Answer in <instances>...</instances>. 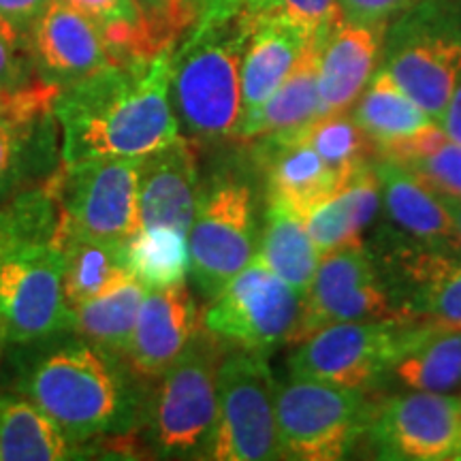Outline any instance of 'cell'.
<instances>
[{
    "label": "cell",
    "instance_id": "1",
    "mask_svg": "<svg viewBox=\"0 0 461 461\" xmlns=\"http://www.w3.org/2000/svg\"><path fill=\"white\" fill-rule=\"evenodd\" d=\"M173 45L60 88L54 103L62 163L143 158L182 135L171 105Z\"/></svg>",
    "mask_w": 461,
    "mask_h": 461
},
{
    "label": "cell",
    "instance_id": "2",
    "mask_svg": "<svg viewBox=\"0 0 461 461\" xmlns=\"http://www.w3.org/2000/svg\"><path fill=\"white\" fill-rule=\"evenodd\" d=\"M20 391L79 445L101 438L118 442L140 431L148 393L122 357L77 336L34 355L22 372Z\"/></svg>",
    "mask_w": 461,
    "mask_h": 461
},
{
    "label": "cell",
    "instance_id": "3",
    "mask_svg": "<svg viewBox=\"0 0 461 461\" xmlns=\"http://www.w3.org/2000/svg\"><path fill=\"white\" fill-rule=\"evenodd\" d=\"M248 28L240 17L193 32L171 54L169 95L188 140H238L244 122L241 56Z\"/></svg>",
    "mask_w": 461,
    "mask_h": 461
},
{
    "label": "cell",
    "instance_id": "4",
    "mask_svg": "<svg viewBox=\"0 0 461 461\" xmlns=\"http://www.w3.org/2000/svg\"><path fill=\"white\" fill-rule=\"evenodd\" d=\"M227 348L203 325L148 389L140 431L157 457L210 459L218 414V370Z\"/></svg>",
    "mask_w": 461,
    "mask_h": 461
},
{
    "label": "cell",
    "instance_id": "5",
    "mask_svg": "<svg viewBox=\"0 0 461 461\" xmlns=\"http://www.w3.org/2000/svg\"><path fill=\"white\" fill-rule=\"evenodd\" d=\"M406 14L387 43L384 68L440 124L461 77V9L429 3Z\"/></svg>",
    "mask_w": 461,
    "mask_h": 461
},
{
    "label": "cell",
    "instance_id": "6",
    "mask_svg": "<svg viewBox=\"0 0 461 461\" xmlns=\"http://www.w3.org/2000/svg\"><path fill=\"white\" fill-rule=\"evenodd\" d=\"M143 158H92L62 163L50 173L58 203L56 233L126 241L141 227L140 176ZM54 233V235H56Z\"/></svg>",
    "mask_w": 461,
    "mask_h": 461
},
{
    "label": "cell",
    "instance_id": "7",
    "mask_svg": "<svg viewBox=\"0 0 461 461\" xmlns=\"http://www.w3.org/2000/svg\"><path fill=\"white\" fill-rule=\"evenodd\" d=\"M372 408L361 389L312 378L276 384V428L282 459L338 461L366 434Z\"/></svg>",
    "mask_w": 461,
    "mask_h": 461
},
{
    "label": "cell",
    "instance_id": "8",
    "mask_svg": "<svg viewBox=\"0 0 461 461\" xmlns=\"http://www.w3.org/2000/svg\"><path fill=\"white\" fill-rule=\"evenodd\" d=\"M258 246L255 193L238 177H218L201 190L188 230L190 278L207 299L255 261Z\"/></svg>",
    "mask_w": 461,
    "mask_h": 461
},
{
    "label": "cell",
    "instance_id": "9",
    "mask_svg": "<svg viewBox=\"0 0 461 461\" xmlns=\"http://www.w3.org/2000/svg\"><path fill=\"white\" fill-rule=\"evenodd\" d=\"M210 459H282L276 428V380L267 353L235 348L222 359Z\"/></svg>",
    "mask_w": 461,
    "mask_h": 461
},
{
    "label": "cell",
    "instance_id": "10",
    "mask_svg": "<svg viewBox=\"0 0 461 461\" xmlns=\"http://www.w3.org/2000/svg\"><path fill=\"white\" fill-rule=\"evenodd\" d=\"M0 331L17 346L73 331L65 261L54 244L17 246L0 258Z\"/></svg>",
    "mask_w": 461,
    "mask_h": 461
},
{
    "label": "cell",
    "instance_id": "11",
    "mask_svg": "<svg viewBox=\"0 0 461 461\" xmlns=\"http://www.w3.org/2000/svg\"><path fill=\"white\" fill-rule=\"evenodd\" d=\"M302 308L303 297L295 288L255 258L212 297L203 325L229 348L269 353L278 344L291 342Z\"/></svg>",
    "mask_w": 461,
    "mask_h": 461
},
{
    "label": "cell",
    "instance_id": "12",
    "mask_svg": "<svg viewBox=\"0 0 461 461\" xmlns=\"http://www.w3.org/2000/svg\"><path fill=\"white\" fill-rule=\"evenodd\" d=\"M406 319L412 316L395 295L393 285L380 274L367 248H344L321 257L288 344H299L331 322Z\"/></svg>",
    "mask_w": 461,
    "mask_h": 461
},
{
    "label": "cell",
    "instance_id": "13",
    "mask_svg": "<svg viewBox=\"0 0 461 461\" xmlns=\"http://www.w3.org/2000/svg\"><path fill=\"white\" fill-rule=\"evenodd\" d=\"M408 321H348L321 327L297 344L288 372L346 389H366L393 366Z\"/></svg>",
    "mask_w": 461,
    "mask_h": 461
},
{
    "label": "cell",
    "instance_id": "14",
    "mask_svg": "<svg viewBox=\"0 0 461 461\" xmlns=\"http://www.w3.org/2000/svg\"><path fill=\"white\" fill-rule=\"evenodd\" d=\"M366 434L384 459H461V400L431 391L393 395L372 408Z\"/></svg>",
    "mask_w": 461,
    "mask_h": 461
},
{
    "label": "cell",
    "instance_id": "15",
    "mask_svg": "<svg viewBox=\"0 0 461 461\" xmlns=\"http://www.w3.org/2000/svg\"><path fill=\"white\" fill-rule=\"evenodd\" d=\"M28 45L39 77L58 88L120 65L95 22L67 0H50L28 31Z\"/></svg>",
    "mask_w": 461,
    "mask_h": 461
},
{
    "label": "cell",
    "instance_id": "16",
    "mask_svg": "<svg viewBox=\"0 0 461 461\" xmlns=\"http://www.w3.org/2000/svg\"><path fill=\"white\" fill-rule=\"evenodd\" d=\"M201 327L203 314L184 282L148 291L124 353L126 366L143 383H154L188 348Z\"/></svg>",
    "mask_w": 461,
    "mask_h": 461
},
{
    "label": "cell",
    "instance_id": "17",
    "mask_svg": "<svg viewBox=\"0 0 461 461\" xmlns=\"http://www.w3.org/2000/svg\"><path fill=\"white\" fill-rule=\"evenodd\" d=\"M199 158L193 140L180 135L141 160V227H169L188 235L199 203Z\"/></svg>",
    "mask_w": 461,
    "mask_h": 461
},
{
    "label": "cell",
    "instance_id": "18",
    "mask_svg": "<svg viewBox=\"0 0 461 461\" xmlns=\"http://www.w3.org/2000/svg\"><path fill=\"white\" fill-rule=\"evenodd\" d=\"M255 160L267 177V199L282 201L303 218L342 188L336 173L303 140V131L255 140Z\"/></svg>",
    "mask_w": 461,
    "mask_h": 461
},
{
    "label": "cell",
    "instance_id": "19",
    "mask_svg": "<svg viewBox=\"0 0 461 461\" xmlns=\"http://www.w3.org/2000/svg\"><path fill=\"white\" fill-rule=\"evenodd\" d=\"M383 24L339 20L321 45L319 96L322 115L344 113L355 105L376 71L384 43Z\"/></svg>",
    "mask_w": 461,
    "mask_h": 461
},
{
    "label": "cell",
    "instance_id": "20",
    "mask_svg": "<svg viewBox=\"0 0 461 461\" xmlns=\"http://www.w3.org/2000/svg\"><path fill=\"white\" fill-rule=\"evenodd\" d=\"M376 171L383 186L384 212L395 229L419 246L459 255L457 229L447 201L402 165L378 158Z\"/></svg>",
    "mask_w": 461,
    "mask_h": 461
},
{
    "label": "cell",
    "instance_id": "21",
    "mask_svg": "<svg viewBox=\"0 0 461 461\" xmlns=\"http://www.w3.org/2000/svg\"><path fill=\"white\" fill-rule=\"evenodd\" d=\"M395 265L403 285L400 299L412 319L461 330V255L425 246L402 248Z\"/></svg>",
    "mask_w": 461,
    "mask_h": 461
},
{
    "label": "cell",
    "instance_id": "22",
    "mask_svg": "<svg viewBox=\"0 0 461 461\" xmlns=\"http://www.w3.org/2000/svg\"><path fill=\"white\" fill-rule=\"evenodd\" d=\"M387 374L411 391L451 393L461 387V330L411 319Z\"/></svg>",
    "mask_w": 461,
    "mask_h": 461
},
{
    "label": "cell",
    "instance_id": "23",
    "mask_svg": "<svg viewBox=\"0 0 461 461\" xmlns=\"http://www.w3.org/2000/svg\"><path fill=\"white\" fill-rule=\"evenodd\" d=\"M244 26L248 37L241 56V103L246 118L278 90L316 37L282 20H261Z\"/></svg>",
    "mask_w": 461,
    "mask_h": 461
},
{
    "label": "cell",
    "instance_id": "24",
    "mask_svg": "<svg viewBox=\"0 0 461 461\" xmlns=\"http://www.w3.org/2000/svg\"><path fill=\"white\" fill-rule=\"evenodd\" d=\"M380 203L383 186L376 163L363 167L342 188L336 190L305 216V229L321 257L344 248H363V235L372 227Z\"/></svg>",
    "mask_w": 461,
    "mask_h": 461
},
{
    "label": "cell",
    "instance_id": "25",
    "mask_svg": "<svg viewBox=\"0 0 461 461\" xmlns=\"http://www.w3.org/2000/svg\"><path fill=\"white\" fill-rule=\"evenodd\" d=\"M325 39H314L278 86V90L246 115L240 126V141H255L269 135L302 132L322 115L319 96V56Z\"/></svg>",
    "mask_w": 461,
    "mask_h": 461
},
{
    "label": "cell",
    "instance_id": "26",
    "mask_svg": "<svg viewBox=\"0 0 461 461\" xmlns=\"http://www.w3.org/2000/svg\"><path fill=\"white\" fill-rule=\"evenodd\" d=\"M50 414L20 393H0V461H62L82 457Z\"/></svg>",
    "mask_w": 461,
    "mask_h": 461
},
{
    "label": "cell",
    "instance_id": "27",
    "mask_svg": "<svg viewBox=\"0 0 461 461\" xmlns=\"http://www.w3.org/2000/svg\"><path fill=\"white\" fill-rule=\"evenodd\" d=\"M257 261L305 297L321 255L305 229V218L278 199H267Z\"/></svg>",
    "mask_w": 461,
    "mask_h": 461
},
{
    "label": "cell",
    "instance_id": "28",
    "mask_svg": "<svg viewBox=\"0 0 461 461\" xmlns=\"http://www.w3.org/2000/svg\"><path fill=\"white\" fill-rule=\"evenodd\" d=\"M54 107L0 113V203L41 171L54 143Z\"/></svg>",
    "mask_w": 461,
    "mask_h": 461
},
{
    "label": "cell",
    "instance_id": "29",
    "mask_svg": "<svg viewBox=\"0 0 461 461\" xmlns=\"http://www.w3.org/2000/svg\"><path fill=\"white\" fill-rule=\"evenodd\" d=\"M51 244L62 252L65 295L71 308L132 278L126 265V241L56 233Z\"/></svg>",
    "mask_w": 461,
    "mask_h": 461
},
{
    "label": "cell",
    "instance_id": "30",
    "mask_svg": "<svg viewBox=\"0 0 461 461\" xmlns=\"http://www.w3.org/2000/svg\"><path fill=\"white\" fill-rule=\"evenodd\" d=\"M146 295L148 288L140 280L126 278L103 295L73 305L71 333L124 359Z\"/></svg>",
    "mask_w": 461,
    "mask_h": 461
},
{
    "label": "cell",
    "instance_id": "31",
    "mask_svg": "<svg viewBox=\"0 0 461 461\" xmlns=\"http://www.w3.org/2000/svg\"><path fill=\"white\" fill-rule=\"evenodd\" d=\"M350 115L376 148L434 124V120L395 84L387 68L372 75Z\"/></svg>",
    "mask_w": 461,
    "mask_h": 461
},
{
    "label": "cell",
    "instance_id": "32",
    "mask_svg": "<svg viewBox=\"0 0 461 461\" xmlns=\"http://www.w3.org/2000/svg\"><path fill=\"white\" fill-rule=\"evenodd\" d=\"M126 265L148 291L182 285L190 269L188 235L169 227H140L126 240Z\"/></svg>",
    "mask_w": 461,
    "mask_h": 461
},
{
    "label": "cell",
    "instance_id": "33",
    "mask_svg": "<svg viewBox=\"0 0 461 461\" xmlns=\"http://www.w3.org/2000/svg\"><path fill=\"white\" fill-rule=\"evenodd\" d=\"M303 140L312 146L327 167L346 184L363 167L378 160L376 146L348 112L321 115L303 131Z\"/></svg>",
    "mask_w": 461,
    "mask_h": 461
},
{
    "label": "cell",
    "instance_id": "34",
    "mask_svg": "<svg viewBox=\"0 0 461 461\" xmlns=\"http://www.w3.org/2000/svg\"><path fill=\"white\" fill-rule=\"evenodd\" d=\"M95 22L118 62L143 60L158 54L135 0H67Z\"/></svg>",
    "mask_w": 461,
    "mask_h": 461
},
{
    "label": "cell",
    "instance_id": "35",
    "mask_svg": "<svg viewBox=\"0 0 461 461\" xmlns=\"http://www.w3.org/2000/svg\"><path fill=\"white\" fill-rule=\"evenodd\" d=\"M238 17L244 24L282 20L303 28L316 39H325L342 20V11L338 0H248Z\"/></svg>",
    "mask_w": 461,
    "mask_h": 461
},
{
    "label": "cell",
    "instance_id": "36",
    "mask_svg": "<svg viewBox=\"0 0 461 461\" xmlns=\"http://www.w3.org/2000/svg\"><path fill=\"white\" fill-rule=\"evenodd\" d=\"M403 169L442 199H461V143L448 140L434 154L414 160Z\"/></svg>",
    "mask_w": 461,
    "mask_h": 461
},
{
    "label": "cell",
    "instance_id": "37",
    "mask_svg": "<svg viewBox=\"0 0 461 461\" xmlns=\"http://www.w3.org/2000/svg\"><path fill=\"white\" fill-rule=\"evenodd\" d=\"M32 68L28 34L0 14V86L20 88L31 84Z\"/></svg>",
    "mask_w": 461,
    "mask_h": 461
},
{
    "label": "cell",
    "instance_id": "38",
    "mask_svg": "<svg viewBox=\"0 0 461 461\" xmlns=\"http://www.w3.org/2000/svg\"><path fill=\"white\" fill-rule=\"evenodd\" d=\"M342 20L355 22V24H383L387 26L391 17H397L420 0H338Z\"/></svg>",
    "mask_w": 461,
    "mask_h": 461
},
{
    "label": "cell",
    "instance_id": "39",
    "mask_svg": "<svg viewBox=\"0 0 461 461\" xmlns=\"http://www.w3.org/2000/svg\"><path fill=\"white\" fill-rule=\"evenodd\" d=\"M58 92H60L58 86L48 84L41 77L32 79L31 84L20 86V88L0 86V113L24 112V109L37 107H54Z\"/></svg>",
    "mask_w": 461,
    "mask_h": 461
},
{
    "label": "cell",
    "instance_id": "40",
    "mask_svg": "<svg viewBox=\"0 0 461 461\" xmlns=\"http://www.w3.org/2000/svg\"><path fill=\"white\" fill-rule=\"evenodd\" d=\"M135 5L141 11L143 22H146L149 37H152L157 50H165L169 45H176L177 37L173 32L171 24V5L169 0H135Z\"/></svg>",
    "mask_w": 461,
    "mask_h": 461
},
{
    "label": "cell",
    "instance_id": "41",
    "mask_svg": "<svg viewBox=\"0 0 461 461\" xmlns=\"http://www.w3.org/2000/svg\"><path fill=\"white\" fill-rule=\"evenodd\" d=\"M50 0H0V14L28 34L37 17L43 14Z\"/></svg>",
    "mask_w": 461,
    "mask_h": 461
},
{
    "label": "cell",
    "instance_id": "42",
    "mask_svg": "<svg viewBox=\"0 0 461 461\" xmlns=\"http://www.w3.org/2000/svg\"><path fill=\"white\" fill-rule=\"evenodd\" d=\"M248 0H203L199 20L194 26H214L235 20L244 11Z\"/></svg>",
    "mask_w": 461,
    "mask_h": 461
},
{
    "label": "cell",
    "instance_id": "43",
    "mask_svg": "<svg viewBox=\"0 0 461 461\" xmlns=\"http://www.w3.org/2000/svg\"><path fill=\"white\" fill-rule=\"evenodd\" d=\"M169 5L173 32H176V37H180L182 32H186L188 28L197 24L203 0H169Z\"/></svg>",
    "mask_w": 461,
    "mask_h": 461
},
{
    "label": "cell",
    "instance_id": "44",
    "mask_svg": "<svg viewBox=\"0 0 461 461\" xmlns=\"http://www.w3.org/2000/svg\"><path fill=\"white\" fill-rule=\"evenodd\" d=\"M440 126L453 141L461 143V77L457 86H455V92L445 109V115H442Z\"/></svg>",
    "mask_w": 461,
    "mask_h": 461
},
{
    "label": "cell",
    "instance_id": "45",
    "mask_svg": "<svg viewBox=\"0 0 461 461\" xmlns=\"http://www.w3.org/2000/svg\"><path fill=\"white\" fill-rule=\"evenodd\" d=\"M451 212L455 229H457V241H459V255H461V199H445Z\"/></svg>",
    "mask_w": 461,
    "mask_h": 461
},
{
    "label": "cell",
    "instance_id": "46",
    "mask_svg": "<svg viewBox=\"0 0 461 461\" xmlns=\"http://www.w3.org/2000/svg\"><path fill=\"white\" fill-rule=\"evenodd\" d=\"M14 248H17V246L14 244V240L9 238L7 230H5L3 227H0V258H3L5 255H7L9 250H14Z\"/></svg>",
    "mask_w": 461,
    "mask_h": 461
},
{
    "label": "cell",
    "instance_id": "47",
    "mask_svg": "<svg viewBox=\"0 0 461 461\" xmlns=\"http://www.w3.org/2000/svg\"><path fill=\"white\" fill-rule=\"evenodd\" d=\"M5 342H7V339H5L3 331H0V355H3V346H5Z\"/></svg>",
    "mask_w": 461,
    "mask_h": 461
}]
</instances>
